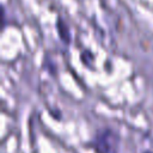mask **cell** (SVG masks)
<instances>
[{"label": "cell", "mask_w": 153, "mask_h": 153, "mask_svg": "<svg viewBox=\"0 0 153 153\" xmlns=\"http://www.w3.org/2000/svg\"><path fill=\"white\" fill-rule=\"evenodd\" d=\"M116 141L115 134L110 130H105L97 137V151L99 153H110L116 147Z\"/></svg>", "instance_id": "obj_1"}]
</instances>
